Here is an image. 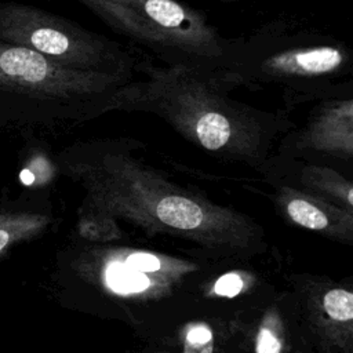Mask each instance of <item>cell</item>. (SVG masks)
Returning a JSON list of instances; mask_svg holds the SVG:
<instances>
[{
    "instance_id": "cell-1",
    "label": "cell",
    "mask_w": 353,
    "mask_h": 353,
    "mask_svg": "<svg viewBox=\"0 0 353 353\" xmlns=\"http://www.w3.org/2000/svg\"><path fill=\"white\" fill-rule=\"evenodd\" d=\"M142 145L134 138H97L68 150L66 167L85 189V218L99 223L110 237L117 219L149 236L165 234L190 240L214 256L254 255L265 250L259 225L232 208L167 179L141 160Z\"/></svg>"
},
{
    "instance_id": "cell-2",
    "label": "cell",
    "mask_w": 353,
    "mask_h": 353,
    "mask_svg": "<svg viewBox=\"0 0 353 353\" xmlns=\"http://www.w3.org/2000/svg\"><path fill=\"white\" fill-rule=\"evenodd\" d=\"M230 92L219 73L156 63L143 52L137 77L116 94L114 112L154 114L201 150L261 170L295 123L285 109H259Z\"/></svg>"
},
{
    "instance_id": "cell-3",
    "label": "cell",
    "mask_w": 353,
    "mask_h": 353,
    "mask_svg": "<svg viewBox=\"0 0 353 353\" xmlns=\"http://www.w3.org/2000/svg\"><path fill=\"white\" fill-rule=\"evenodd\" d=\"M221 79L233 91L277 90L287 112L307 102L353 95V51L331 33L274 19L228 37Z\"/></svg>"
},
{
    "instance_id": "cell-4",
    "label": "cell",
    "mask_w": 353,
    "mask_h": 353,
    "mask_svg": "<svg viewBox=\"0 0 353 353\" xmlns=\"http://www.w3.org/2000/svg\"><path fill=\"white\" fill-rule=\"evenodd\" d=\"M130 80L70 69L0 41V121H90L114 112L116 94Z\"/></svg>"
},
{
    "instance_id": "cell-5",
    "label": "cell",
    "mask_w": 353,
    "mask_h": 353,
    "mask_svg": "<svg viewBox=\"0 0 353 353\" xmlns=\"http://www.w3.org/2000/svg\"><path fill=\"white\" fill-rule=\"evenodd\" d=\"M163 65L218 73L228 37L208 15L179 0H74Z\"/></svg>"
},
{
    "instance_id": "cell-6",
    "label": "cell",
    "mask_w": 353,
    "mask_h": 353,
    "mask_svg": "<svg viewBox=\"0 0 353 353\" xmlns=\"http://www.w3.org/2000/svg\"><path fill=\"white\" fill-rule=\"evenodd\" d=\"M73 269L99 295V302L121 307L120 314H152L154 306L172 303L176 292L204 283L199 262L130 247H91L74 259Z\"/></svg>"
},
{
    "instance_id": "cell-7",
    "label": "cell",
    "mask_w": 353,
    "mask_h": 353,
    "mask_svg": "<svg viewBox=\"0 0 353 353\" xmlns=\"http://www.w3.org/2000/svg\"><path fill=\"white\" fill-rule=\"evenodd\" d=\"M0 41L21 46L70 69L137 77L143 51L47 10L0 1Z\"/></svg>"
},
{
    "instance_id": "cell-8",
    "label": "cell",
    "mask_w": 353,
    "mask_h": 353,
    "mask_svg": "<svg viewBox=\"0 0 353 353\" xmlns=\"http://www.w3.org/2000/svg\"><path fill=\"white\" fill-rule=\"evenodd\" d=\"M299 323L314 353H353V290L350 283L294 276Z\"/></svg>"
},
{
    "instance_id": "cell-9",
    "label": "cell",
    "mask_w": 353,
    "mask_h": 353,
    "mask_svg": "<svg viewBox=\"0 0 353 353\" xmlns=\"http://www.w3.org/2000/svg\"><path fill=\"white\" fill-rule=\"evenodd\" d=\"M277 156L330 157L350 163L353 159V95L317 101L306 121L285 132Z\"/></svg>"
},
{
    "instance_id": "cell-10",
    "label": "cell",
    "mask_w": 353,
    "mask_h": 353,
    "mask_svg": "<svg viewBox=\"0 0 353 353\" xmlns=\"http://www.w3.org/2000/svg\"><path fill=\"white\" fill-rule=\"evenodd\" d=\"M273 201L290 223L352 244L353 211L287 183H277Z\"/></svg>"
},
{
    "instance_id": "cell-11",
    "label": "cell",
    "mask_w": 353,
    "mask_h": 353,
    "mask_svg": "<svg viewBox=\"0 0 353 353\" xmlns=\"http://www.w3.org/2000/svg\"><path fill=\"white\" fill-rule=\"evenodd\" d=\"M254 353H314L305 336L294 296L265 306L254 321Z\"/></svg>"
},
{
    "instance_id": "cell-12",
    "label": "cell",
    "mask_w": 353,
    "mask_h": 353,
    "mask_svg": "<svg viewBox=\"0 0 353 353\" xmlns=\"http://www.w3.org/2000/svg\"><path fill=\"white\" fill-rule=\"evenodd\" d=\"M263 165L284 171L285 176L296 183L291 186L353 211V186L341 172L325 165L277 154L272 156Z\"/></svg>"
},
{
    "instance_id": "cell-13",
    "label": "cell",
    "mask_w": 353,
    "mask_h": 353,
    "mask_svg": "<svg viewBox=\"0 0 353 353\" xmlns=\"http://www.w3.org/2000/svg\"><path fill=\"white\" fill-rule=\"evenodd\" d=\"M50 218L43 214L0 211V255L14 244L43 232Z\"/></svg>"
},
{
    "instance_id": "cell-14",
    "label": "cell",
    "mask_w": 353,
    "mask_h": 353,
    "mask_svg": "<svg viewBox=\"0 0 353 353\" xmlns=\"http://www.w3.org/2000/svg\"><path fill=\"white\" fill-rule=\"evenodd\" d=\"M244 290V277L240 272H229L216 279L214 292L222 298H234Z\"/></svg>"
},
{
    "instance_id": "cell-15",
    "label": "cell",
    "mask_w": 353,
    "mask_h": 353,
    "mask_svg": "<svg viewBox=\"0 0 353 353\" xmlns=\"http://www.w3.org/2000/svg\"><path fill=\"white\" fill-rule=\"evenodd\" d=\"M219 1H226V3H230V1H237V0H219Z\"/></svg>"
}]
</instances>
